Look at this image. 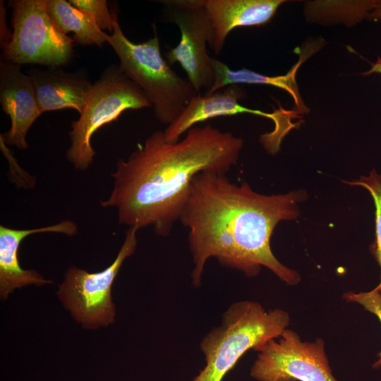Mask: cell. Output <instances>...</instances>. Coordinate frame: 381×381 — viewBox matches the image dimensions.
Returning a JSON list of instances; mask_svg holds the SVG:
<instances>
[{
  "instance_id": "cell-1",
  "label": "cell",
  "mask_w": 381,
  "mask_h": 381,
  "mask_svg": "<svg viewBox=\"0 0 381 381\" xmlns=\"http://www.w3.org/2000/svg\"><path fill=\"white\" fill-rule=\"evenodd\" d=\"M306 196L302 190L262 195L247 183L231 182L225 174L196 175L179 219L189 231L193 285H200L205 265L210 258L247 277L257 276L264 266L288 284H298L299 274L277 259L270 238L279 222L298 216V203Z\"/></svg>"
},
{
  "instance_id": "cell-2",
  "label": "cell",
  "mask_w": 381,
  "mask_h": 381,
  "mask_svg": "<svg viewBox=\"0 0 381 381\" xmlns=\"http://www.w3.org/2000/svg\"><path fill=\"white\" fill-rule=\"evenodd\" d=\"M243 140L206 124L190 128L176 143L156 131L111 173L114 186L103 207H114L119 222L140 229L151 226L167 236L180 219L191 183L202 172L225 174L237 163Z\"/></svg>"
},
{
  "instance_id": "cell-3",
  "label": "cell",
  "mask_w": 381,
  "mask_h": 381,
  "mask_svg": "<svg viewBox=\"0 0 381 381\" xmlns=\"http://www.w3.org/2000/svg\"><path fill=\"white\" fill-rule=\"evenodd\" d=\"M111 11L114 28L106 37L119 59L121 70L143 90L155 118L162 124H171L197 95L193 86L162 57L155 26L152 37L135 43L124 35L116 11L112 8Z\"/></svg>"
},
{
  "instance_id": "cell-4",
  "label": "cell",
  "mask_w": 381,
  "mask_h": 381,
  "mask_svg": "<svg viewBox=\"0 0 381 381\" xmlns=\"http://www.w3.org/2000/svg\"><path fill=\"white\" fill-rule=\"evenodd\" d=\"M289 322L284 310H265L253 301L234 303L220 325L202 338L200 346L205 365L192 381H222L246 351L278 338Z\"/></svg>"
},
{
  "instance_id": "cell-5",
  "label": "cell",
  "mask_w": 381,
  "mask_h": 381,
  "mask_svg": "<svg viewBox=\"0 0 381 381\" xmlns=\"http://www.w3.org/2000/svg\"><path fill=\"white\" fill-rule=\"evenodd\" d=\"M147 107L152 106L143 90L123 73L119 66H109L92 84L78 119L71 123L67 159L76 169H87L95 156L90 142L94 133L104 125L116 120L126 110Z\"/></svg>"
},
{
  "instance_id": "cell-6",
  "label": "cell",
  "mask_w": 381,
  "mask_h": 381,
  "mask_svg": "<svg viewBox=\"0 0 381 381\" xmlns=\"http://www.w3.org/2000/svg\"><path fill=\"white\" fill-rule=\"evenodd\" d=\"M13 32L1 59L16 64H37L59 67L73 56L71 37L49 18L46 0H11Z\"/></svg>"
},
{
  "instance_id": "cell-7",
  "label": "cell",
  "mask_w": 381,
  "mask_h": 381,
  "mask_svg": "<svg viewBox=\"0 0 381 381\" xmlns=\"http://www.w3.org/2000/svg\"><path fill=\"white\" fill-rule=\"evenodd\" d=\"M138 229L129 228L114 262L101 272L90 273L71 266L59 286L57 295L75 320L87 329L107 327L115 320L111 286L124 260L135 250Z\"/></svg>"
},
{
  "instance_id": "cell-8",
  "label": "cell",
  "mask_w": 381,
  "mask_h": 381,
  "mask_svg": "<svg viewBox=\"0 0 381 381\" xmlns=\"http://www.w3.org/2000/svg\"><path fill=\"white\" fill-rule=\"evenodd\" d=\"M276 339L255 349L258 353L250 370L252 378L257 381H338L329 365L322 339L302 341L289 329Z\"/></svg>"
},
{
  "instance_id": "cell-9",
  "label": "cell",
  "mask_w": 381,
  "mask_h": 381,
  "mask_svg": "<svg viewBox=\"0 0 381 381\" xmlns=\"http://www.w3.org/2000/svg\"><path fill=\"white\" fill-rule=\"evenodd\" d=\"M163 19L179 29V44L169 49L165 59L179 63L186 71L197 95H206L214 82L212 59L207 52L211 33L202 0H164Z\"/></svg>"
},
{
  "instance_id": "cell-10",
  "label": "cell",
  "mask_w": 381,
  "mask_h": 381,
  "mask_svg": "<svg viewBox=\"0 0 381 381\" xmlns=\"http://www.w3.org/2000/svg\"><path fill=\"white\" fill-rule=\"evenodd\" d=\"M246 97V92L239 85L226 86L208 95H196L182 114L164 131L165 139L170 143L179 141L181 136L198 123L220 116L238 114H251L271 119L274 128L270 133L261 136L265 148L274 154L279 150L284 137L298 123L291 119L298 118V112L280 107L273 112H265L241 104L238 101Z\"/></svg>"
},
{
  "instance_id": "cell-11",
  "label": "cell",
  "mask_w": 381,
  "mask_h": 381,
  "mask_svg": "<svg viewBox=\"0 0 381 381\" xmlns=\"http://www.w3.org/2000/svg\"><path fill=\"white\" fill-rule=\"evenodd\" d=\"M0 103L10 117L11 127L1 134L6 145L25 150L27 133L41 115L32 79L23 73L20 65L1 59Z\"/></svg>"
},
{
  "instance_id": "cell-12",
  "label": "cell",
  "mask_w": 381,
  "mask_h": 381,
  "mask_svg": "<svg viewBox=\"0 0 381 381\" xmlns=\"http://www.w3.org/2000/svg\"><path fill=\"white\" fill-rule=\"evenodd\" d=\"M284 2V0H202L211 33L208 47L219 55L234 29L266 25Z\"/></svg>"
},
{
  "instance_id": "cell-13",
  "label": "cell",
  "mask_w": 381,
  "mask_h": 381,
  "mask_svg": "<svg viewBox=\"0 0 381 381\" xmlns=\"http://www.w3.org/2000/svg\"><path fill=\"white\" fill-rule=\"evenodd\" d=\"M40 233H60L72 236L78 233L75 222L66 219L56 224L30 229H15L0 226V296L6 300L16 289L30 284H52L34 270L21 268L18 252L20 243L27 236Z\"/></svg>"
},
{
  "instance_id": "cell-14",
  "label": "cell",
  "mask_w": 381,
  "mask_h": 381,
  "mask_svg": "<svg viewBox=\"0 0 381 381\" xmlns=\"http://www.w3.org/2000/svg\"><path fill=\"white\" fill-rule=\"evenodd\" d=\"M28 73L42 113L67 108L83 111L92 87L89 80L59 67L32 68Z\"/></svg>"
},
{
  "instance_id": "cell-15",
  "label": "cell",
  "mask_w": 381,
  "mask_h": 381,
  "mask_svg": "<svg viewBox=\"0 0 381 381\" xmlns=\"http://www.w3.org/2000/svg\"><path fill=\"white\" fill-rule=\"evenodd\" d=\"M306 58L300 59L292 68L284 75L268 76L253 71L242 68L233 70L222 61L212 59L214 82L210 90L205 95L212 94L231 85L253 84L272 85L284 90L294 99L298 113H306L309 109L303 104L299 95L296 81V74L299 66Z\"/></svg>"
},
{
  "instance_id": "cell-16",
  "label": "cell",
  "mask_w": 381,
  "mask_h": 381,
  "mask_svg": "<svg viewBox=\"0 0 381 381\" xmlns=\"http://www.w3.org/2000/svg\"><path fill=\"white\" fill-rule=\"evenodd\" d=\"M46 8L56 26L66 35L73 32L79 44L102 47L107 42V32L99 29L93 17L68 1L46 0Z\"/></svg>"
},
{
  "instance_id": "cell-17",
  "label": "cell",
  "mask_w": 381,
  "mask_h": 381,
  "mask_svg": "<svg viewBox=\"0 0 381 381\" xmlns=\"http://www.w3.org/2000/svg\"><path fill=\"white\" fill-rule=\"evenodd\" d=\"M377 0L329 1H321L308 4V15L310 19H331L351 25L357 23L374 9Z\"/></svg>"
},
{
  "instance_id": "cell-18",
  "label": "cell",
  "mask_w": 381,
  "mask_h": 381,
  "mask_svg": "<svg viewBox=\"0 0 381 381\" xmlns=\"http://www.w3.org/2000/svg\"><path fill=\"white\" fill-rule=\"evenodd\" d=\"M348 183L363 187L373 199L375 208V239L370 248L380 267V281L375 289L381 295V176L373 169L368 176H361L358 180Z\"/></svg>"
},
{
  "instance_id": "cell-19",
  "label": "cell",
  "mask_w": 381,
  "mask_h": 381,
  "mask_svg": "<svg viewBox=\"0 0 381 381\" xmlns=\"http://www.w3.org/2000/svg\"><path fill=\"white\" fill-rule=\"evenodd\" d=\"M75 8L91 15L99 29L104 32H114V18L106 0H69Z\"/></svg>"
},
{
  "instance_id": "cell-20",
  "label": "cell",
  "mask_w": 381,
  "mask_h": 381,
  "mask_svg": "<svg viewBox=\"0 0 381 381\" xmlns=\"http://www.w3.org/2000/svg\"><path fill=\"white\" fill-rule=\"evenodd\" d=\"M344 299L361 305L366 310L374 314L381 323V295L375 289L367 292H347L344 295ZM381 367V350L377 354V358L373 368Z\"/></svg>"
},
{
  "instance_id": "cell-21",
  "label": "cell",
  "mask_w": 381,
  "mask_h": 381,
  "mask_svg": "<svg viewBox=\"0 0 381 381\" xmlns=\"http://www.w3.org/2000/svg\"><path fill=\"white\" fill-rule=\"evenodd\" d=\"M12 33L6 23V8L4 1H0V44L1 49L10 42Z\"/></svg>"
},
{
  "instance_id": "cell-22",
  "label": "cell",
  "mask_w": 381,
  "mask_h": 381,
  "mask_svg": "<svg viewBox=\"0 0 381 381\" xmlns=\"http://www.w3.org/2000/svg\"><path fill=\"white\" fill-rule=\"evenodd\" d=\"M368 18L372 20H381V1L377 0L375 7L368 14Z\"/></svg>"
},
{
  "instance_id": "cell-23",
  "label": "cell",
  "mask_w": 381,
  "mask_h": 381,
  "mask_svg": "<svg viewBox=\"0 0 381 381\" xmlns=\"http://www.w3.org/2000/svg\"><path fill=\"white\" fill-rule=\"evenodd\" d=\"M380 73L381 74V58L377 57V61L371 64V68L366 72L362 73L363 75H369L372 73Z\"/></svg>"
}]
</instances>
